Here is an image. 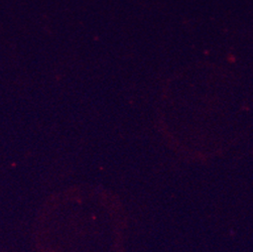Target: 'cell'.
Returning a JSON list of instances; mask_svg holds the SVG:
<instances>
[{
  "mask_svg": "<svg viewBox=\"0 0 253 252\" xmlns=\"http://www.w3.org/2000/svg\"><path fill=\"white\" fill-rule=\"evenodd\" d=\"M126 220L117 197L75 186L44 204L36 226L39 252H123Z\"/></svg>",
  "mask_w": 253,
  "mask_h": 252,
  "instance_id": "obj_1",
  "label": "cell"
}]
</instances>
